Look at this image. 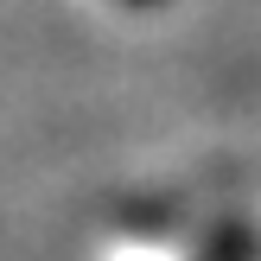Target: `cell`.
Masks as SVG:
<instances>
[{
    "mask_svg": "<svg viewBox=\"0 0 261 261\" xmlns=\"http://www.w3.org/2000/svg\"><path fill=\"white\" fill-rule=\"evenodd\" d=\"M96 261H242V229L229 217H160L127 223L96 249Z\"/></svg>",
    "mask_w": 261,
    "mask_h": 261,
    "instance_id": "1",
    "label": "cell"
}]
</instances>
